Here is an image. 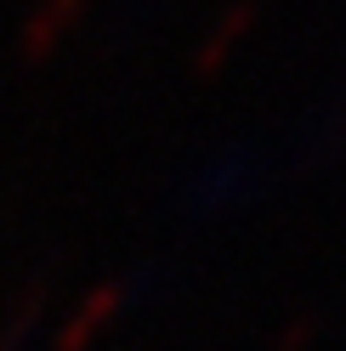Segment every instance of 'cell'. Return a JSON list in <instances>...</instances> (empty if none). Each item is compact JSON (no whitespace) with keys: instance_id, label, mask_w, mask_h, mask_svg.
Returning <instances> with one entry per match:
<instances>
[{"instance_id":"6da1fadb","label":"cell","mask_w":346,"mask_h":351,"mask_svg":"<svg viewBox=\"0 0 346 351\" xmlns=\"http://www.w3.org/2000/svg\"><path fill=\"white\" fill-rule=\"evenodd\" d=\"M85 12V0H40V6L29 12V23L17 29V57L29 62V69H40V62H51L62 51V40L74 34Z\"/></svg>"},{"instance_id":"7a4b0ae2","label":"cell","mask_w":346,"mask_h":351,"mask_svg":"<svg viewBox=\"0 0 346 351\" xmlns=\"http://www.w3.org/2000/svg\"><path fill=\"white\" fill-rule=\"evenodd\" d=\"M250 29H255V0H233V6L216 17V29L199 40V51H193V74L199 80H216L227 69V57L250 40Z\"/></svg>"},{"instance_id":"3957f363","label":"cell","mask_w":346,"mask_h":351,"mask_svg":"<svg viewBox=\"0 0 346 351\" xmlns=\"http://www.w3.org/2000/svg\"><path fill=\"white\" fill-rule=\"evenodd\" d=\"M119 306H125V283H97V289L69 312V323L57 328V346L51 351H85L108 323L119 317Z\"/></svg>"},{"instance_id":"277c9868","label":"cell","mask_w":346,"mask_h":351,"mask_svg":"<svg viewBox=\"0 0 346 351\" xmlns=\"http://www.w3.org/2000/svg\"><path fill=\"white\" fill-rule=\"evenodd\" d=\"M46 295H51V278H34L29 289L12 300V312L0 317V351H23V346H29L40 312H46Z\"/></svg>"},{"instance_id":"5b68a950","label":"cell","mask_w":346,"mask_h":351,"mask_svg":"<svg viewBox=\"0 0 346 351\" xmlns=\"http://www.w3.org/2000/svg\"><path fill=\"white\" fill-rule=\"evenodd\" d=\"M312 335H318V312H307V317H295L284 335L273 340V351H307L312 346Z\"/></svg>"}]
</instances>
